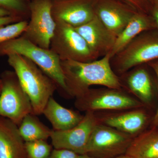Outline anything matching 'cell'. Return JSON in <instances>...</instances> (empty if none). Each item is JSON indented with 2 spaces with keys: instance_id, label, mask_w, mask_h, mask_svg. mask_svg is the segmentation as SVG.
Listing matches in <instances>:
<instances>
[{
  "instance_id": "1",
  "label": "cell",
  "mask_w": 158,
  "mask_h": 158,
  "mask_svg": "<svg viewBox=\"0 0 158 158\" xmlns=\"http://www.w3.org/2000/svg\"><path fill=\"white\" fill-rule=\"evenodd\" d=\"M111 57L108 54L90 62L73 60L61 61L65 84L71 98L85 93L90 86L123 89L119 76L113 71Z\"/></svg>"
},
{
  "instance_id": "2",
  "label": "cell",
  "mask_w": 158,
  "mask_h": 158,
  "mask_svg": "<svg viewBox=\"0 0 158 158\" xmlns=\"http://www.w3.org/2000/svg\"><path fill=\"white\" fill-rule=\"evenodd\" d=\"M8 58V63L30 99L32 113L37 116L41 115L49 99L57 90L56 83L26 57L12 54Z\"/></svg>"
},
{
  "instance_id": "3",
  "label": "cell",
  "mask_w": 158,
  "mask_h": 158,
  "mask_svg": "<svg viewBox=\"0 0 158 158\" xmlns=\"http://www.w3.org/2000/svg\"><path fill=\"white\" fill-rule=\"evenodd\" d=\"M18 54L35 63L56 83L59 94L65 98H71L65 84L61 65V60L50 49L35 45L20 36L0 44V56Z\"/></svg>"
},
{
  "instance_id": "4",
  "label": "cell",
  "mask_w": 158,
  "mask_h": 158,
  "mask_svg": "<svg viewBox=\"0 0 158 158\" xmlns=\"http://www.w3.org/2000/svg\"><path fill=\"white\" fill-rule=\"evenodd\" d=\"M75 98V106L82 112H113L144 107L141 102L123 89L90 88Z\"/></svg>"
},
{
  "instance_id": "5",
  "label": "cell",
  "mask_w": 158,
  "mask_h": 158,
  "mask_svg": "<svg viewBox=\"0 0 158 158\" xmlns=\"http://www.w3.org/2000/svg\"><path fill=\"white\" fill-rule=\"evenodd\" d=\"M0 79V116L9 118L19 127L27 115L32 113L31 100L14 71H4Z\"/></svg>"
},
{
  "instance_id": "6",
  "label": "cell",
  "mask_w": 158,
  "mask_h": 158,
  "mask_svg": "<svg viewBox=\"0 0 158 158\" xmlns=\"http://www.w3.org/2000/svg\"><path fill=\"white\" fill-rule=\"evenodd\" d=\"M144 32L111 59V66L117 75L158 59V35Z\"/></svg>"
},
{
  "instance_id": "7",
  "label": "cell",
  "mask_w": 158,
  "mask_h": 158,
  "mask_svg": "<svg viewBox=\"0 0 158 158\" xmlns=\"http://www.w3.org/2000/svg\"><path fill=\"white\" fill-rule=\"evenodd\" d=\"M55 21L56 25L50 49L61 61L90 62L96 60L85 39L74 27L62 21Z\"/></svg>"
},
{
  "instance_id": "8",
  "label": "cell",
  "mask_w": 158,
  "mask_h": 158,
  "mask_svg": "<svg viewBox=\"0 0 158 158\" xmlns=\"http://www.w3.org/2000/svg\"><path fill=\"white\" fill-rule=\"evenodd\" d=\"M134 138L98 123L91 133L84 154L95 158H115L125 154Z\"/></svg>"
},
{
  "instance_id": "9",
  "label": "cell",
  "mask_w": 158,
  "mask_h": 158,
  "mask_svg": "<svg viewBox=\"0 0 158 158\" xmlns=\"http://www.w3.org/2000/svg\"><path fill=\"white\" fill-rule=\"evenodd\" d=\"M52 0H32L30 18L21 36L42 48L50 49L56 22L52 14Z\"/></svg>"
},
{
  "instance_id": "10",
  "label": "cell",
  "mask_w": 158,
  "mask_h": 158,
  "mask_svg": "<svg viewBox=\"0 0 158 158\" xmlns=\"http://www.w3.org/2000/svg\"><path fill=\"white\" fill-rule=\"evenodd\" d=\"M98 122L95 113L85 112L81 121L74 127L63 131L53 130L50 138L54 148L70 150L84 154L94 129Z\"/></svg>"
},
{
  "instance_id": "11",
  "label": "cell",
  "mask_w": 158,
  "mask_h": 158,
  "mask_svg": "<svg viewBox=\"0 0 158 158\" xmlns=\"http://www.w3.org/2000/svg\"><path fill=\"white\" fill-rule=\"evenodd\" d=\"M95 113L98 123L133 138L144 131L149 120V115L144 107Z\"/></svg>"
},
{
  "instance_id": "12",
  "label": "cell",
  "mask_w": 158,
  "mask_h": 158,
  "mask_svg": "<svg viewBox=\"0 0 158 158\" xmlns=\"http://www.w3.org/2000/svg\"><path fill=\"white\" fill-rule=\"evenodd\" d=\"M95 15L116 37L137 11L121 0H95Z\"/></svg>"
},
{
  "instance_id": "13",
  "label": "cell",
  "mask_w": 158,
  "mask_h": 158,
  "mask_svg": "<svg viewBox=\"0 0 158 158\" xmlns=\"http://www.w3.org/2000/svg\"><path fill=\"white\" fill-rule=\"evenodd\" d=\"M95 0H53L52 14L55 21L80 27L95 17Z\"/></svg>"
},
{
  "instance_id": "14",
  "label": "cell",
  "mask_w": 158,
  "mask_h": 158,
  "mask_svg": "<svg viewBox=\"0 0 158 158\" xmlns=\"http://www.w3.org/2000/svg\"><path fill=\"white\" fill-rule=\"evenodd\" d=\"M74 28L85 39L96 59L109 54L113 48L116 37L96 15L87 23Z\"/></svg>"
},
{
  "instance_id": "15",
  "label": "cell",
  "mask_w": 158,
  "mask_h": 158,
  "mask_svg": "<svg viewBox=\"0 0 158 158\" xmlns=\"http://www.w3.org/2000/svg\"><path fill=\"white\" fill-rule=\"evenodd\" d=\"M119 77L123 88L141 102L144 106L150 104L153 98V89L151 79L146 69L134 67Z\"/></svg>"
},
{
  "instance_id": "16",
  "label": "cell",
  "mask_w": 158,
  "mask_h": 158,
  "mask_svg": "<svg viewBox=\"0 0 158 158\" xmlns=\"http://www.w3.org/2000/svg\"><path fill=\"white\" fill-rule=\"evenodd\" d=\"M0 158H27L25 141L17 125L0 116Z\"/></svg>"
},
{
  "instance_id": "17",
  "label": "cell",
  "mask_w": 158,
  "mask_h": 158,
  "mask_svg": "<svg viewBox=\"0 0 158 158\" xmlns=\"http://www.w3.org/2000/svg\"><path fill=\"white\" fill-rule=\"evenodd\" d=\"M155 28L152 19L144 12L137 11L121 33L116 37L109 54L112 59L121 52L133 40L144 31Z\"/></svg>"
},
{
  "instance_id": "18",
  "label": "cell",
  "mask_w": 158,
  "mask_h": 158,
  "mask_svg": "<svg viewBox=\"0 0 158 158\" xmlns=\"http://www.w3.org/2000/svg\"><path fill=\"white\" fill-rule=\"evenodd\" d=\"M55 131L70 129L78 124L84 115L78 111L67 109L59 104L53 98H50L43 112Z\"/></svg>"
},
{
  "instance_id": "19",
  "label": "cell",
  "mask_w": 158,
  "mask_h": 158,
  "mask_svg": "<svg viewBox=\"0 0 158 158\" xmlns=\"http://www.w3.org/2000/svg\"><path fill=\"white\" fill-rule=\"evenodd\" d=\"M125 154L133 158H158V129L152 127L133 138Z\"/></svg>"
},
{
  "instance_id": "20",
  "label": "cell",
  "mask_w": 158,
  "mask_h": 158,
  "mask_svg": "<svg viewBox=\"0 0 158 158\" xmlns=\"http://www.w3.org/2000/svg\"><path fill=\"white\" fill-rule=\"evenodd\" d=\"M20 134L25 142L46 140L50 138L53 130L44 124L37 115L30 113L23 119L19 126Z\"/></svg>"
},
{
  "instance_id": "21",
  "label": "cell",
  "mask_w": 158,
  "mask_h": 158,
  "mask_svg": "<svg viewBox=\"0 0 158 158\" xmlns=\"http://www.w3.org/2000/svg\"><path fill=\"white\" fill-rule=\"evenodd\" d=\"M30 0H0V9L8 11L10 15L22 20L29 21L30 18Z\"/></svg>"
},
{
  "instance_id": "22",
  "label": "cell",
  "mask_w": 158,
  "mask_h": 158,
  "mask_svg": "<svg viewBox=\"0 0 158 158\" xmlns=\"http://www.w3.org/2000/svg\"><path fill=\"white\" fill-rule=\"evenodd\" d=\"M27 158H48L53 150V146L46 140L25 142Z\"/></svg>"
},
{
  "instance_id": "23",
  "label": "cell",
  "mask_w": 158,
  "mask_h": 158,
  "mask_svg": "<svg viewBox=\"0 0 158 158\" xmlns=\"http://www.w3.org/2000/svg\"><path fill=\"white\" fill-rule=\"evenodd\" d=\"M28 21L24 20L0 27V44L20 36L27 27Z\"/></svg>"
},
{
  "instance_id": "24",
  "label": "cell",
  "mask_w": 158,
  "mask_h": 158,
  "mask_svg": "<svg viewBox=\"0 0 158 158\" xmlns=\"http://www.w3.org/2000/svg\"><path fill=\"white\" fill-rule=\"evenodd\" d=\"M79 155L70 150L54 148L48 158H78Z\"/></svg>"
},
{
  "instance_id": "25",
  "label": "cell",
  "mask_w": 158,
  "mask_h": 158,
  "mask_svg": "<svg viewBox=\"0 0 158 158\" xmlns=\"http://www.w3.org/2000/svg\"><path fill=\"white\" fill-rule=\"evenodd\" d=\"M127 3L137 11L146 13L150 0H121Z\"/></svg>"
},
{
  "instance_id": "26",
  "label": "cell",
  "mask_w": 158,
  "mask_h": 158,
  "mask_svg": "<svg viewBox=\"0 0 158 158\" xmlns=\"http://www.w3.org/2000/svg\"><path fill=\"white\" fill-rule=\"evenodd\" d=\"M22 21L23 20L19 18L11 15L0 17V27L8 25L10 24L19 22Z\"/></svg>"
},
{
  "instance_id": "27",
  "label": "cell",
  "mask_w": 158,
  "mask_h": 158,
  "mask_svg": "<svg viewBox=\"0 0 158 158\" xmlns=\"http://www.w3.org/2000/svg\"><path fill=\"white\" fill-rule=\"evenodd\" d=\"M151 66L152 67L155 73L158 82V62L152 63L151 64ZM152 124V127H158V108L155 115L153 118Z\"/></svg>"
},
{
  "instance_id": "28",
  "label": "cell",
  "mask_w": 158,
  "mask_h": 158,
  "mask_svg": "<svg viewBox=\"0 0 158 158\" xmlns=\"http://www.w3.org/2000/svg\"><path fill=\"white\" fill-rule=\"evenodd\" d=\"M152 19L155 27L158 31V6L154 5L152 10Z\"/></svg>"
},
{
  "instance_id": "29",
  "label": "cell",
  "mask_w": 158,
  "mask_h": 158,
  "mask_svg": "<svg viewBox=\"0 0 158 158\" xmlns=\"http://www.w3.org/2000/svg\"><path fill=\"white\" fill-rule=\"evenodd\" d=\"M10 15V13L8 11H6L4 9H0V17H3V16H8V15Z\"/></svg>"
},
{
  "instance_id": "30",
  "label": "cell",
  "mask_w": 158,
  "mask_h": 158,
  "mask_svg": "<svg viewBox=\"0 0 158 158\" xmlns=\"http://www.w3.org/2000/svg\"><path fill=\"white\" fill-rule=\"evenodd\" d=\"M78 158H95L91 156L88 155L86 154H84L80 155Z\"/></svg>"
},
{
  "instance_id": "31",
  "label": "cell",
  "mask_w": 158,
  "mask_h": 158,
  "mask_svg": "<svg viewBox=\"0 0 158 158\" xmlns=\"http://www.w3.org/2000/svg\"><path fill=\"white\" fill-rule=\"evenodd\" d=\"M115 158H133L131 157L130 156L127 155L123 154V155H122L118 156L117 157H116Z\"/></svg>"
},
{
  "instance_id": "32",
  "label": "cell",
  "mask_w": 158,
  "mask_h": 158,
  "mask_svg": "<svg viewBox=\"0 0 158 158\" xmlns=\"http://www.w3.org/2000/svg\"><path fill=\"white\" fill-rule=\"evenodd\" d=\"M152 1L153 2L154 5L158 6V0H152Z\"/></svg>"
},
{
  "instance_id": "33",
  "label": "cell",
  "mask_w": 158,
  "mask_h": 158,
  "mask_svg": "<svg viewBox=\"0 0 158 158\" xmlns=\"http://www.w3.org/2000/svg\"><path fill=\"white\" fill-rule=\"evenodd\" d=\"M2 82L1 81V79H0V94L1 93V91H2Z\"/></svg>"
},
{
  "instance_id": "34",
  "label": "cell",
  "mask_w": 158,
  "mask_h": 158,
  "mask_svg": "<svg viewBox=\"0 0 158 158\" xmlns=\"http://www.w3.org/2000/svg\"><path fill=\"white\" fill-rule=\"evenodd\" d=\"M30 1H32V0H30ZM52 1H53V0H52Z\"/></svg>"
}]
</instances>
